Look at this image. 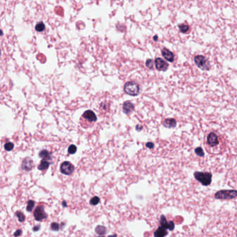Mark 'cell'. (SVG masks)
<instances>
[{
	"mask_svg": "<svg viewBox=\"0 0 237 237\" xmlns=\"http://www.w3.org/2000/svg\"><path fill=\"white\" fill-rule=\"evenodd\" d=\"M193 175L195 180L200 182L203 186H209L211 183L212 174L209 172L195 171Z\"/></svg>",
	"mask_w": 237,
	"mask_h": 237,
	"instance_id": "obj_1",
	"label": "cell"
},
{
	"mask_svg": "<svg viewBox=\"0 0 237 237\" xmlns=\"http://www.w3.org/2000/svg\"><path fill=\"white\" fill-rule=\"evenodd\" d=\"M237 197L236 190H220L214 194V198L218 200H230Z\"/></svg>",
	"mask_w": 237,
	"mask_h": 237,
	"instance_id": "obj_2",
	"label": "cell"
},
{
	"mask_svg": "<svg viewBox=\"0 0 237 237\" xmlns=\"http://www.w3.org/2000/svg\"><path fill=\"white\" fill-rule=\"evenodd\" d=\"M124 92L130 96H137L140 94V87L137 83L134 81H129L125 84L124 87Z\"/></svg>",
	"mask_w": 237,
	"mask_h": 237,
	"instance_id": "obj_3",
	"label": "cell"
},
{
	"mask_svg": "<svg viewBox=\"0 0 237 237\" xmlns=\"http://www.w3.org/2000/svg\"><path fill=\"white\" fill-rule=\"evenodd\" d=\"M194 62L197 67H199L202 70H209L210 64L209 62L204 56L198 55L195 56Z\"/></svg>",
	"mask_w": 237,
	"mask_h": 237,
	"instance_id": "obj_4",
	"label": "cell"
},
{
	"mask_svg": "<svg viewBox=\"0 0 237 237\" xmlns=\"http://www.w3.org/2000/svg\"><path fill=\"white\" fill-rule=\"evenodd\" d=\"M81 120L82 125L86 122V123L89 124V126H90V124H92L95 122H97V118L95 113H94L93 111L87 110L84 112L83 114Z\"/></svg>",
	"mask_w": 237,
	"mask_h": 237,
	"instance_id": "obj_5",
	"label": "cell"
},
{
	"mask_svg": "<svg viewBox=\"0 0 237 237\" xmlns=\"http://www.w3.org/2000/svg\"><path fill=\"white\" fill-rule=\"evenodd\" d=\"M35 219L38 221H41V220L45 219L47 218V214L44 211V207L43 206H38L36 208L34 212Z\"/></svg>",
	"mask_w": 237,
	"mask_h": 237,
	"instance_id": "obj_6",
	"label": "cell"
},
{
	"mask_svg": "<svg viewBox=\"0 0 237 237\" xmlns=\"http://www.w3.org/2000/svg\"><path fill=\"white\" fill-rule=\"evenodd\" d=\"M60 171L64 175H71L74 171V167L69 162H64L60 165Z\"/></svg>",
	"mask_w": 237,
	"mask_h": 237,
	"instance_id": "obj_7",
	"label": "cell"
},
{
	"mask_svg": "<svg viewBox=\"0 0 237 237\" xmlns=\"http://www.w3.org/2000/svg\"><path fill=\"white\" fill-rule=\"evenodd\" d=\"M207 142L208 145L211 147H214L218 145L219 144V141H218V136L215 132H211L207 135Z\"/></svg>",
	"mask_w": 237,
	"mask_h": 237,
	"instance_id": "obj_8",
	"label": "cell"
},
{
	"mask_svg": "<svg viewBox=\"0 0 237 237\" xmlns=\"http://www.w3.org/2000/svg\"><path fill=\"white\" fill-rule=\"evenodd\" d=\"M160 225L164 228L170 230V231H173L174 229H175V223H174V222L172 221V220L169 222L167 221L164 215H162L160 216Z\"/></svg>",
	"mask_w": 237,
	"mask_h": 237,
	"instance_id": "obj_9",
	"label": "cell"
},
{
	"mask_svg": "<svg viewBox=\"0 0 237 237\" xmlns=\"http://www.w3.org/2000/svg\"><path fill=\"white\" fill-rule=\"evenodd\" d=\"M155 67L159 71H167L169 67V64L161 58H157L155 60Z\"/></svg>",
	"mask_w": 237,
	"mask_h": 237,
	"instance_id": "obj_10",
	"label": "cell"
},
{
	"mask_svg": "<svg viewBox=\"0 0 237 237\" xmlns=\"http://www.w3.org/2000/svg\"><path fill=\"white\" fill-rule=\"evenodd\" d=\"M162 54L163 57L169 62H172L174 61V54L167 48H164L162 49Z\"/></svg>",
	"mask_w": 237,
	"mask_h": 237,
	"instance_id": "obj_11",
	"label": "cell"
},
{
	"mask_svg": "<svg viewBox=\"0 0 237 237\" xmlns=\"http://www.w3.org/2000/svg\"><path fill=\"white\" fill-rule=\"evenodd\" d=\"M167 234H168L167 230L162 226L159 227L154 232V236L155 237H165Z\"/></svg>",
	"mask_w": 237,
	"mask_h": 237,
	"instance_id": "obj_12",
	"label": "cell"
},
{
	"mask_svg": "<svg viewBox=\"0 0 237 237\" xmlns=\"http://www.w3.org/2000/svg\"><path fill=\"white\" fill-rule=\"evenodd\" d=\"M134 105L130 101H126L123 104V111L126 114H130L134 110Z\"/></svg>",
	"mask_w": 237,
	"mask_h": 237,
	"instance_id": "obj_13",
	"label": "cell"
},
{
	"mask_svg": "<svg viewBox=\"0 0 237 237\" xmlns=\"http://www.w3.org/2000/svg\"><path fill=\"white\" fill-rule=\"evenodd\" d=\"M176 121L175 119L173 118H169V119H166L163 122V126L166 128H173L176 126Z\"/></svg>",
	"mask_w": 237,
	"mask_h": 237,
	"instance_id": "obj_14",
	"label": "cell"
},
{
	"mask_svg": "<svg viewBox=\"0 0 237 237\" xmlns=\"http://www.w3.org/2000/svg\"><path fill=\"white\" fill-rule=\"evenodd\" d=\"M33 163H34V162H33V161L31 160V159L26 158L25 160L23 161L22 166H21L22 169H24L25 171L31 170V169H32L33 167H34V164Z\"/></svg>",
	"mask_w": 237,
	"mask_h": 237,
	"instance_id": "obj_15",
	"label": "cell"
},
{
	"mask_svg": "<svg viewBox=\"0 0 237 237\" xmlns=\"http://www.w3.org/2000/svg\"><path fill=\"white\" fill-rule=\"evenodd\" d=\"M49 162L47 161V160H42V161H41L40 164L39 166L38 167V169L40 171H44V170H47L48 168H49Z\"/></svg>",
	"mask_w": 237,
	"mask_h": 237,
	"instance_id": "obj_16",
	"label": "cell"
},
{
	"mask_svg": "<svg viewBox=\"0 0 237 237\" xmlns=\"http://www.w3.org/2000/svg\"><path fill=\"white\" fill-rule=\"evenodd\" d=\"M95 232L97 234L102 236V235H104L106 233L107 229H106L105 227L103 226V225H98V226L96 227Z\"/></svg>",
	"mask_w": 237,
	"mask_h": 237,
	"instance_id": "obj_17",
	"label": "cell"
},
{
	"mask_svg": "<svg viewBox=\"0 0 237 237\" xmlns=\"http://www.w3.org/2000/svg\"><path fill=\"white\" fill-rule=\"evenodd\" d=\"M39 156L40 157H42L43 160H51L50 153H49V151H47V150H42V151H40V152L39 153Z\"/></svg>",
	"mask_w": 237,
	"mask_h": 237,
	"instance_id": "obj_18",
	"label": "cell"
},
{
	"mask_svg": "<svg viewBox=\"0 0 237 237\" xmlns=\"http://www.w3.org/2000/svg\"><path fill=\"white\" fill-rule=\"evenodd\" d=\"M178 27H179V29H180V32L182 33V34H187V33H188L190 30L189 26L185 24H180V25L178 26Z\"/></svg>",
	"mask_w": 237,
	"mask_h": 237,
	"instance_id": "obj_19",
	"label": "cell"
},
{
	"mask_svg": "<svg viewBox=\"0 0 237 237\" xmlns=\"http://www.w3.org/2000/svg\"><path fill=\"white\" fill-rule=\"evenodd\" d=\"M44 29H45V25H44V23L42 22V21L38 22L36 25V30L38 31V32H42Z\"/></svg>",
	"mask_w": 237,
	"mask_h": 237,
	"instance_id": "obj_20",
	"label": "cell"
},
{
	"mask_svg": "<svg viewBox=\"0 0 237 237\" xmlns=\"http://www.w3.org/2000/svg\"><path fill=\"white\" fill-rule=\"evenodd\" d=\"M34 206H35V202L33 201V200H29L27 203V206H26V210H27L29 212L32 211Z\"/></svg>",
	"mask_w": 237,
	"mask_h": 237,
	"instance_id": "obj_21",
	"label": "cell"
},
{
	"mask_svg": "<svg viewBox=\"0 0 237 237\" xmlns=\"http://www.w3.org/2000/svg\"><path fill=\"white\" fill-rule=\"evenodd\" d=\"M195 153L199 157H204V156H205V152H204L203 148H202L201 147H198V148H195Z\"/></svg>",
	"mask_w": 237,
	"mask_h": 237,
	"instance_id": "obj_22",
	"label": "cell"
},
{
	"mask_svg": "<svg viewBox=\"0 0 237 237\" xmlns=\"http://www.w3.org/2000/svg\"><path fill=\"white\" fill-rule=\"evenodd\" d=\"M99 202H100V198H99L98 196H94L90 200L89 203H90V205H93V206H95V205H97L99 203Z\"/></svg>",
	"mask_w": 237,
	"mask_h": 237,
	"instance_id": "obj_23",
	"label": "cell"
},
{
	"mask_svg": "<svg viewBox=\"0 0 237 237\" xmlns=\"http://www.w3.org/2000/svg\"><path fill=\"white\" fill-rule=\"evenodd\" d=\"M16 216L17 217L18 219H19V222H24V220H25V216H24V214L21 211H17L15 213Z\"/></svg>",
	"mask_w": 237,
	"mask_h": 237,
	"instance_id": "obj_24",
	"label": "cell"
},
{
	"mask_svg": "<svg viewBox=\"0 0 237 237\" xmlns=\"http://www.w3.org/2000/svg\"><path fill=\"white\" fill-rule=\"evenodd\" d=\"M13 148H14V144L12 142H8L4 145V148L5 150H7V151H10V150H12Z\"/></svg>",
	"mask_w": 237,
	"mask_h": 237,
	"instance_id": "obj_25",
	"label": "cell"
},
{
	"mask_svg": "<svg viewBox=\"0 0 237 237\" xmlns=\"http://www.w3.org/2000/svg\"><path fill=\"white\" fill-rule=\"evenodd\" d=\"M76 150H77V148H76L75 145H73V144L72 145H70V146L68 148V152H69V154H72V155L75 153Z\"/></svg>",
	"mask_w": 237,
	"mask_h": 237,
	"instance_id": "obj_26",
	"label": "cell"
},
{
	"mask_svg": "<svg viewBox=\"0 0 237 237\" xmlns=\"http://www.w3.org/2000/svg\"><path fill=\"white\" fill-rule=\"evenodd\" d=\"M51 229L53 231H58L60 230V225L58 223H51Z\"/></svg>",
	"mask_w": 237,
	"mask_h": 237,
	"instance_id": "obj_27",
	"label": "cell"
},
{
	"mask_svg": "<svg viewBox=\"0 0 237 237\" xmlns=\"http://www.w3.org/2000/svg\"><path fill=\"white\" fill-rule=\"evenodd\" d=\"M153 61H152V60L151 59H148L146 60V66L149 68V69H152V68L153 67Z\"/></svg>",
	"mask_w": 237,
	"mask_h": 237,
	"instance_id": "obj_28",
	"label": "cell"
},
{
	"mask_svg": "<svg viewBox=\"0 0 237 237\" xmlns=\"http://www.w3.org/2000/svg\"><path fill=\"white\" fill-rule=\"evenodd\" d=\"M146 146L148 148H152L154 147V144L152 143V142H148V143L146 144Z\"/></svg>",
	"mask_w": 237,
	"mask_h": 237,
	"instance_id": "obj_29",
	"label": "cell"
},
{
	"mask_svg": "<svg viewBox=\"0 0 237 237\" xmlns=\"http://www.w3.org/2000/svg\"><path fill=\"white\" fill-rule=\"evenodd\" d=\"M21 234V230H17V231L15 232V233L14 234V236L15 237L19 236Z\"/></svg>",
	"mask_w": 237,
	"mask_h": 237,
	"instance_id": "obj_30",
	"label": "cell"
},
{
	"mask_svg": "<svg viewBox=\"0 0 237 237\" xmlns=\"http://www.w3.org/2000/svg\"><path fill=\"white\" fill-rule=\"evenodd\" d=\"M136 128H137V130H142L141 129H142V126H141L140 125H137V126H136Z\"/></svg>",
	"mask_w": 237,
	"mask_h": 237,
	"instance_id": "obj_31",
	"label": "cell"
},
{
	"mask_svg": "<svg viewBox=\"0 0 237 237\" xmlns=\"http://www.w3.org/2000/svg\"><path fill=\"white\" fill-rule=\"evenodd\" d=\"M40 225H38V226H36L35 227V228H34V231H37V230H38L40 229Z\"/></svg>",
	"mask_w": 237,
	"mask_h": 237,
	"instance_id": "obj_32",
	"label": "cell"
},
{
	"mask_svg": "<svg viewBox=\"0 0 237 237\" xmlns=\"http://www.w3.org/2000/svg\"><path fill=\"white\" fill-rule=\"evenodd\" d=\"M62 206L64 207H66L67 206V203H66V201H64L62 202Z\"/></svg>",
	"mask_w": 237,
	"mask_h": 237,
	"instance_id": "obj_33",
	"label": "cell"
},
{
	"mask_svg": "<svg viewBox=\"0 0 237 237\" xmlns=\"http://www.w3.org/2000/svg\"><path fill=\"white\" fill-rule=\"evenodd\" d=\"M157 40H158V36H154V40H155V41H156Z\"/></svg>",
	"mask_w": 237,
	"mask_h": 237,
	"instance_id": "obj_34",
	"label": "cell"
},
{
	"mask_svg": "<svg viewBox=\"0 0 237 237\" xmlns=\"http://www.w3.org/2000/svg\"><path fill=\"white\" fill-rule=\"evenodd\" d=\"M117 234H114V235H110L108 237H117Z\"/></svg>",
	"mask_w": 237,
	"mask_h": 237,
	"instance_id": "obj_35",
	"label": "cell"
},
{
	"mask_svg": "<svg viewBox=\"0 0 237 237\" xmlns=\"http://www.w3.org/2000/svg\"><path fill=\"white\" fill-rule=\"evenodd\" d=\"M3 35V31L0 29V36H2Z\"/></svg>",
	"mask_w": 237,
	"mask_h": 237,
	"instance_id": "obj_36",
	"label": "cell"
},
{
	"mask_svg": "<svg viewBox=\"0 0 237 237\" xmlns=\"http://www.w3.org/2000/svg\"><path fill=\"white\" fill-rule=\"evenodd\" d=\"M0 56H1V49H0Z\"/></svg>",
	"mask_w": 237,
	"mask_h": 237,
	"instance_id": "obj_37",
	"label": "cell"
},
{
	"mask_svg": "<svg viewBox=\"0 0 237 237\" xmlns=\"http://www.w3.org/2000/svg\"><path fill=\"white\" fill-rule=\"evenodd\" d=\"M98 237H105V236H98Z\"/></svg>",
	"mask_w": 237,
	"mask_h": 237,
	"instance_id": "obj_38",
	"label": "cell"
},
{
	"mask_svg": "<svg viewBox=\"0 0 237 237\" xmlns=\"http://www.w3.org/2000/svg\"><path fill=\"white\" fill-rule=\"evenodd\" d=\"M236 237H237V233H236Z\"/></svg>",
	"mask_w": 237,
	"mask_h": 237,
	"instance_id": "obj_39",
	"label": "cell"
}]
</instances>
